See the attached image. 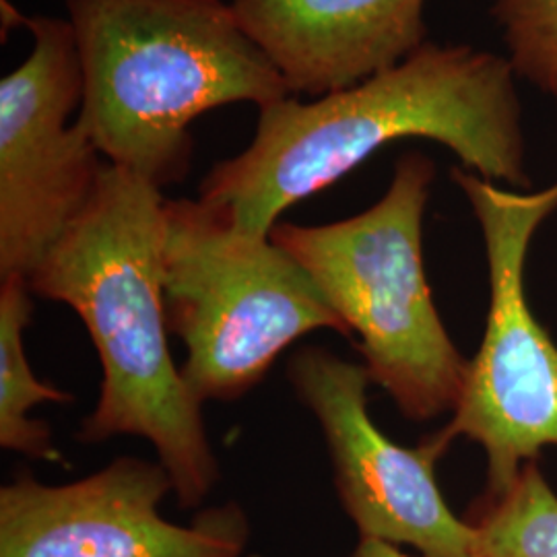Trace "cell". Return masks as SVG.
Here are the masks:
<instances>
[{"mask_svg":"<svg viewBox=\"0 0 557 557\" xmlns=\"http://www.w3.org/2000/svg\"><path fill=\"white\" fill-rule=\"evenodd\" d=\"M522 120L517 75L504 54L428 41L356 85L259 110L248 147L213 165L199 199L244 230L271 236L289 207L405 139L438 143L481 178L527 188Z\"/></svg>","mask_w":557,"mask_h":557,"instance_id":"cell-1","label":"cell"},{"mask_svg":"<svg viewBox=\"0 0 557 557\" xmlns=\"http://www.w3.org/2000/svg\"><path fill=\"white\" fill-rule=\"evenodd\" d=\"M160 186L106 163L94 197L41 260L29 289L71 306L101 361L100 400L81 425L89 444L137 436L153 444L182 508L220 481L202 403L168 345Z\"/></svg>","mask_w":557,"mask_h":557,"instance_id":"cell-2","label":"cell"},{"mask_svg":"<svg viewBox=\"0 0 557 557\" xmlns=\"http://www.w3.org/2000/svg\"><path fill=\"white\" fill-rule=\"evenodd\" d=\"M79 52L77 122L110 165L161 190L188 176L193 122L292 96L225 0H64Z\"/></svg>","mask_w":557,"mask_h":557,"instance_id":"cell-3","label":"cell"},{"mask_svg":"<svg viewBox=\"0 0 557 557\" xmlns=\"http://www.w3.org/2000/svg\"><path fill=\"white\" fill-rule=\"evenodd\" d=\"M434 176V161L409 151L370 209L324 225L271 230L358 335L372 384L413 421L455 413L471 368L442 324L425 275L423 218Z\"/></svg>","mask_w":557,"mask_h":557,"instance_id":"cell-4","label":"cell"},{"mask_svg":"<svg viewBox=\"0 0 557 557\" xmlns=\"http://www.w3.org/2000/svg\"><path fill=\"white\" fill-rule=\"evenodd\" d=\"M161 273L170 333L186 347L180 370L200 403L244 397L312 331L351 335L298 260L205 200L165 202Z\"/></svg>","mask_w":557,"mask_h":557,"instance_id":"cell-5","label":"cell"},{"mask_svg":"<svg viewBox=\"0 0 557 557\" xmlns=\"http://www.w3.org/2000/svg\"><path fill=\"white\" fill-rule=\"evenodd\" d=\"M450 178L469 200L490 267V312L478 358L453 419L434 434L448 450L478 442L487 457V496L502 494L520 467L557 446V345L533 317L524 267L539 225L557 211V182L518 193L457 165Z\"/></svg>","mask_w":557,"mask_h":557,"instance_id":"cell-6","label":"cell"},{"mask_svg":"<svg viewBox=\"0 0 557 557\" xmlns=\"http://www.w3.org/2000/svg\"><path fill=\"white\" fill-rule=\"evenodd\" d=\"M32 52L0 81V281L29 277L94 197L106 163L73 114L83 73L66 17L21 21Z\"/></svg>","mask_w":557,"mask_h":557,"instance_id":"cell-7","label":"cell"},{"mask_svg":"<svg viewBox=\"0 0 557 557\" xmlns=\"http://www.w3.org/2000/svg\"><path fill=\"white\" fill-rule=\"evenodd\" d=\"M287 380L319 421L338 499L359 537L411 545L425 557H478L473 527L448 508L436 481L446 448L434 436L407 448L380 432L363 363L308 345L289 359Z\"/></svg>","mask_w":557,"mask_h":557,"instance_id":"cell-8","label":"cell"},{"mask_svg":"<svg viewBox=\"0 0 557 557\" xmlns=\"http://www.w3.org/2000/svg\"><path fill=\"white\" fill-rule=\"evenodd\" d=\"M174 492L165 467L120 457L89 478L44 485L21 475L0 490V557H239L248 520L236 504L190 527L161 517Z\"/></svg>","mask_w":557,"mask_h":557,"instance_id":"cell-9","label":"cell"},{"mask_svg":"<svg viewBox=\"0 0 557 557\" xmlns=\"http://www.w3.org/2000/svg\"><path fill=\"white\" fill-rule=\"evenodd\" d=\"M292 96L320 98L428 44L425 0H232Z\"/></svg>","mask_w":557,"mask_h":557,"instance_id":"cell-10","label":"cell"},{"mask_svg":"<svg viewBox=\"0 0 557 557\" xmlns=\"http://www.w3.org/2000/svg\"><path fill=\"white\" fill-rule=\"evenodd\" d=\"M27 281H0V446L9 453L62 465L64 458L52 442L46 421L29 418V411L46 403H71L73 395L36 379L27 351L25 331L34 314Z\"/></svg>","mask_w":557,"mask_h":557,"instance_id":"cell-11","label":"cell"},{"mask_svg":"<svg viewBox=\"0 0 557 557\" xmlns=\"http://www.w3.org/2000/svg\"><path fill=\"white\" fill-rule=\"evenodd\" d=\"M467 522L478 557H557V496L537 460L524 462L502 494L481 499Z\"/></svg>","mask_w":557,"mask_h":557,"instance_id":"cell-12","label":"cell"},{"mask_svg":"<svg viewBox=\"0 0 557 557\" xmlns=\"http://www.w3.org/2000/svg\"><path fill=\"white\" fill-rule=\"evenodd\" d=\"M506 59L518 81L557 110V0H490Z\"/></svg>","mask_w":557,"mask_h":557,"instance_id":"cell-13","label":"cell"},{"mask_svg":"<svg viewBox=\"0 0 557 557\" xmlns=\"http://www.w3.org/2000/svg\"><path fill=\"white\" fill-rule=\"evenodd\" d=\"M347 557H413L400 552V545L374 537H359L358 547ZM425 557V556H421Z\"/></svg>","mask_w":557,"mask_h":557,"instance_id":"cell-14","label":"cell"}]
</instances>
